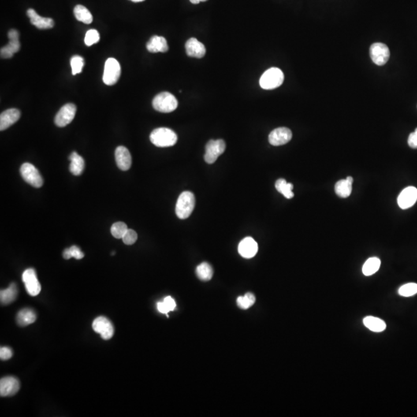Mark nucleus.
<instances>
[{"mask_svg":"<svg viewBox=\"0 0 417 417\" xmlns=\"http://www.w3.org/2000/svg\"><path fill=\"white\" fill-rule=\"evenodd\" d=\"M177 140V135L170 128H156L150 135V141L157 147H171L176 144Z\"/></svg>","mask_w":417,"mask_h":417,"instance_id":"nucleus-1","label":"nucleus"},{"mask_svg":"<svg viewBox=\"0 0 417 417\" xmlns=\"http://www.w3.org/2000/svg\"><path fill=\"white\" fill-rule=\"evenodd\" d=\"M195 205V195L191 192L185 191L180 194L176 202V215L182 220L188 218L192 214Z\"/></svg>","mask_w":417,"mask_h":417,"instance_id":"nucleus-2","label":"nucleus"},{"mask_svg":"<svg viewBox=\"0 0 417 417\" xmlns=\"http://www.w3.org/2000/svg\"><path fill=\"white\" fill-rule=\"evenodd\" d=\"M284 80L282 71L277 68H271L265 71L260 79V85L265 90H272L280 87Z\"/></svg>","mask_w":417,"mask_h":417,"instance_id":"nucleus-3","label":"nucleus"},{"mask_svg":"<svg viewBox=\"0 0 417 417\" xmlns=\"http://www.w3.org/2000/svg\"><path fill=\"white\" fill-rule=\"evenodd\" d=\"M152 105L154 110L162 113H170L177 109L178 101L173 94L162 92L154 97Z\"/></svg>","mask_w":417,"mask_h":417,"instance_id":"nucleus-4","label":"nucleus"},{"mask_svg":"<svg viewBox=\"0 0 417 417\" xmlns=\"http://www.w3.org/2000/svg\"><path fill=\"white\" fill-rule=\"evenodd\" d=\"M121 76V65L116 59H108L105 64L103 81L106 85H114Z\"/></svg>","mask_w":417,"mask_h":417,"instance_id":"nucleus-5","label":"nucleus"},{"mask_svg":"<svg viewBox=\"0 0 417 417\" xmlns=\"http://www.w3.org/2000/svg\"><path fill=\"white\" fill-rule=\"evenodd\" d=\"M20 174L23 180L32 187L40 188L43 186V178L38 169L32 164L28 162L23 164L20 167Z\"/></svg>","mask_w":417,"mask_h":417,"instance_id":"nucleus-6","label":"nucleus"},{"mask_svg":"<svg viewBox=\"0 0 417 417\" xmlns=\"http://www.w3.org/2000/svg\"><path fill=\"white\" fill-rule=\"evenodd\" d=\"M369 53L372 61L378 66L385 65L390 57V51L386 45L382 43H375L371 45Z\"/></svg>","mask_w":417,"mask_h":417,"instance_id":"nucleus-7","label":"nucleus"},{"mask_svg":"<svg viewBox=\"0 0 417 417\" xmlns=\"http://www.w3.org/2000/svg\"><path fill=\"white\" fill-rule=\"evenodd\" d=\"M226 150V143L222 139L210 140L206 146L205 161L208 164H213Z\"/></svg>","mask_w":417,"mask_h":417,"instance_id":"nucleus-8","label":"nucleus"},{"mask_svg":"<svg viewBox=\"0 0 417 417\" xmlns=\"http://www.w3.org/2000/svg\"><path fill=\"white\" fill-rule=\"evenodd\" d=\"M23 281L25 284L27 293L31 296H37L41 291L40 283L38 281L36 270L33 268H29L23 272L22 276Z\"/></svg>","mask_w":417,"mask_h":417,"instance_id":"nucleus-9","label":"nucleus"},{"mask_svg":"<svg viewBox=\"0 0 417 417\" xmlns=\"http://www.w3.org/2000/svg\"><path fill=\"white\" fill-rule=\"evenodd\" d=\"M76 107L72 103H68L64 105L61 110L57 112L54 122L58 127H65L72 122L76 114Z\"/></svg>","mask_w":417,"mask_h":417,"instance_id":"nucleus-10","label":"nucleus"},{"mask_svg":"<svg viewBox=\"0 0 417 417\" xmlns=\"http://www.w3.org/2000/svg\"><path fill=\"white\" fill-rule=\"evenodd\" d=\"M92 328L94 332L101 335L105 340H109L114 336V326L112 322L105 317L101 316L93 321Z\"/></svg>","mask_w":417,"mask_h":417,"instance_id":"nucleus-11","label":"nucleus"},{"mask_svg":"<svg viewBox=\"0 0 417 417\" xmlns=\"http://www.w3.org/2000/svg\"><path fill=\"white\" fill-rule=\"evenodd\" d=\"M269 142L273 146H280L287 144L292 139V132L288 128H277L273 130L269 135Z\"/></svg>","mask_w":417,"mask_h":417,"instance_id":"nucleus-12","label":"nucleus"},{"mask_svg":"<svg viewBox=\"0 0 417 417\" xmlns=\"http://www.w3.org/2000/svg\"><path fill=\"white\" fill-rule=\"evenodd\" d=\"M417 200V189L414 187H409L400 192L398 196V205L403 210H407L415 205Z\"/></svg>","mask_w":417,"mask_h":417,"instance_id":"nucleus-13","label":"nucleus"},{"mask_svg":"<svg viewBox=\"0 0 417 417\" xmlns=\"http://www.w3.org/2000/svg\"><path fill=\"white\" fill-rule=\"evenodd\" d=\"M20 388V382L15 377H6L0 380V395L2 397L13 396Z\"/></svg>","mask_w":417,"mask_h":417,"instance_id":"nucleus-14","label":"nucleus"},{"mask_svg":"<svg viewBox=\"0 0 417 417\" xmlns=\"http://www.w3.org/2000/svg\"><path fill=\"white\" fill-rule=\"evenodd\" d=\"M258 251V243L250 236L243 239L238 246V252L243 258L247 259L254 258Z\"/></svg>","mask_w":417,"mask_h":417,"instance_id":"nucleus-15","label":"nucleus"},{"mask_svg":"<svg viewBox=\"0 0 417 417\" xmlns=\"http://www.w3.org/2000/svg\"><path fill=\"white\" fill-rule=\"evenodd\" d=\"M115 160L117 167L122 171H127L132 166V155L127 148L118 146L115 150Z\"/></svg>","mask_w":417,"mask_h":417,"instance_id":"nucleus-16","label":"nucleus"},{"mask_svg":"<svg viewBox=\"0 0 417 417\" xmlns=\"http://www.w3.org/2000/svg\"><path fill=\"white\" fill-rule=\"evenodd\" d=\"M21 113L16 109H10L2 112L0 115V130L4 131L12 126L20 119Z\"/></svg>","mask_w":417,"mask_h":417,"instance_id":"nucleus-17","label":"nucleus"},{"mask_svg":"<svg viewBox=\"0 0 417 417\" xmlns=\"http://www.w3.org/2000/svg\"><path fill=\"white\" fill-rule=\"evenodd\" d=\"M27 16L31 19V23L39 30L50 29L54 26V22L51 18L42 17L38 14L34 9H29L27 12Z\"/></svg>","mask_w":417,"mask_h":417,"instance_id":"nucleus-18","label":"nucleus"},{"mask_svg":"<svg viewBox=\"0 0 417 417\" xmlns=\"http://www.w3.org/2000/svg\"><path fill=\"white\" fill-rule=\"evenodd\" d=\"M187 55L195 58H202L206 54V47L195 38H191L186 43Z\"/></svg>","mask_w":417,"mask_h":417,"instance_id":"nucleus-19","label":"nucleus"},{"mask_svg":"<svg viewBox=\"0 0 417 417\" xmlns=\"http://www.w3.org/2000/svg\"><path fill=\"white\" fill-rule=\"evenodd\" d=\"M147 50L151 53H165L169 50L166 39L159 36H153L146 45Z\"/></svg>","mask_w":417,"mask_h":417,"instance_id":"nucleus-20","label":"nucleus"},{"mask_svg":"<svg viewBox=\"0 0 417 417\" xmlns=\"http://www.w3.org/2000/svg\"><path fill=\"white\" fill-rule=\"evenodd\" d=\"M69 159L71 161L70 172L74 176L81 175L83 173V169H84V160H83V158L76 152H73L70 155Z\"/></svg>","mask_w":417,"mask_h":417,"instance_id":"nucleus-21","label":"nucleus"},{"mask_svg":"<svg viewBox=\"0 0 417 417\" xmlns=\"http://www.w3.org/2000/svg\"><path fill=\"white\" fill-rule=\"evenodd\" d=\"M37 319L35 311L31 308H24L19 311L16 316V322L21 327L27 326L34 323Z\"/></svg>","mask_w":417,"mask_h":417,"instance_id":"nucleus-22","label":"nucleus"},{"mask_svg":"<svg viewBox=\"0 0 417 417\" xmlns=\"http://www.w3.org/2000/svg\"><path fill=\"white\" fill-rule=\"evenodd\" d=\"M365 326L374 332H382L386 329L385 321L376 317L368 316L363 319Z\"/></svg>","mask_w":417,"mask_h":417,"instance_id":"nucleus-23","label":"nucleus"},{"mask_svg":"<svg viewBox=\"0 0 417 417\" xmlns=\"http://www.w3.org/2000/svg\"><path fill=\"white\" fill-rule=\"evenodd\" d=\"M17 287L16 284H11L9 288L2 290L0 292V300L3 305L13 303L17 297Z\"/></svg>","mask_w":417,"mask_h":417,"instance_id":"nucleus-24","label":"nucleus"},{"mask_svg":"<svg viewBox=\"0 0 417 417\" xmlns=\"http://www.w3.org/2000/svg\"><path fill=\"white\" fill-rule=\"evenodd\" d=\"M20 49L19 39H9V43L1 48L0 55L2 58H11L14 53H17Z\"/></svg>","mask_w":417,"mask_h":417,"instance_id":"nucleus-25","label":"nucleus"},{"mask_svg":"<svg viewBox=\"0 0 417 417\" xmlns=\"http://www.w3.org/2000/svg\"><path fill=\"white\" fill-rule=\"evenodd\" d=\"M335 191L339 197L347 198L351 195L352 191V183L345 180H339L335 187Z\"/></svg>","mask_w":417,"mask_h":417,"instance_id":"nucleus-26","label":"nucleus"},{"mask_svg":"<svg viewBox=\"0 0 417 417\" xmlns=\"http://www.w3.org/2000/svg\"><path fill=\"white\" fill-rule=\"evenodd\" d=\"M75 17L78 21L85 23V24H91L93 21V16L91 12L82 5H76L74 9Z\"/></svg>","mask_w":417,"mask_h":417,"instance_id":"nucleus-27","label":"nucleus"},{"mask_svg":"<svg viewBox=\"0 0 417 417\" xmlns=\"http://www.w3.org/2000/svg\"><path fill=\"white\" fill-rule=\"evenodd\" d=\"M381 265V261L378 258H369L362 266V273L366 276H371L377 273Z\"/></svg>","mask_w":417,"mask_h":417,"instance_id":"nucleus-28","label":"nucleus"},{"mask_svg":"<svg viewBox=\"0 0 417 417\" xmlns=\"http://www.w3.org/2000/svg\"><path fill=\"white\" fill-rule=\"evenodd\" d=\"M275 187L280 193L282 194L287 199H292L294 197L293 185L287 183L284 179H279L275 183Z\"/></svg>","mask_w":417,"mask_h":417,"instance_id":"nucleus-29","label":"nucleus"},{"mask_svg":"<svg viewBox=\"0 0 417 417\" xmlns=\"http://www.w3.org/2000/svg\"><path fill=\"white\" fill-rule=\"evenodd\" d=\"M195 273L201 281H208L211 280L212 277H213V269L210 264L204 262V263L200 264L196 267Z\"/></svg>","mask_w":417,"mask_h":417,"instance_id":"nucleus-30","label":"nucleus"},{"mask_svg":"<svg viewBox=\"0 0 417 417\" xmlns=\"http://www.w3.org/2000/svg\"><path fill=\"white\" fill-rule=\"evenodd\" d=\"M255 302V296L252 293L246 294L244 296L238 297L236 299L238 307L242 309H248L249 307L254 305Z\"/></svg>","mask_w":417,"mask_h":417,"instance_id":"nucleus-31","label":"nucleus"},{"mask_svg":"<svg viewBox=\"0 0 417 417\" xmlns=\"http://www.w3.org/2000/svg\"><path fill=\"white\" fill-rule=\"evenodd\" d=\"M398 293L400 296L408 298L412 297L417 294V284L416 283H408L404 284L399 288Z\"/></svg>","mask_w":417,"mask_h":417,"instance_id":"nucleus-32","label":"nucleus"},{"mask_svg":"<svg viewBox=\"0 0 417 417\" xmlns=\"http://www.w3.org/2000/svg\"><path fill=\"white\" fill-rule=\"evenodd\" d=\"M128 227L123 222H117L112 225L111 233L116 239H122L124 233L128 230Z\"/></svg>","mask_w":417,"mask_h":417,"instance_id":"nucleus-33","label":"nucleus"},{"mask_svg":"<svg viewBox=\"0 0 417 417\" xmlns=\"http://www.w3.org/2000/svg\"><path fill=\"white\" fill-rule=\"evenodd\" d=\"M64 259L69 260L71 258H75L76 260H80L84 257V254L80 249L76 246H72L69 248L65 249L63 253Z\"/></svg>","mask_w":417,"mask_h":417,"instance_id":"nucleus-34","label":"nucleus"},{"mask_svg":"<svg viewBox=\"0 0 417 417\" xmlns=\"http://www.w3.org/2000/svg\"><path fill=\"white\" fill-rule=\"evenodd\" d=\"M71 66L72 69V75H78L81 73L84 66V60L80 56H74L71 59Z\"/></svg>","mask_w":417,"mask_h":417,"instance_id":"nucleus-35","label":"nucleus"},{"mask_svg":"<svg viewBox=\"0 0 417 417\" xmlns=\"http://www.w3.org/2000/svg\"><path fill=\"white\" fill-rule=\"evenodd\" d=\"M100 39L99 33L96 30H90L87 31L84 38V43L87 46H91L95 43H98Z\"/></svg>","mask_w":417,"mask_h":417,"instance_id":"nucleus-36","label":"nucleus"},{"mask_svg":"<svg viewBox=\"0 0 417 417\" xmlns=\"http://www.w3.org/2000/svg\"><path fill=\"white\" fill-rule=\"evenodd\" d=\"M137 239H138V235L136 232L131 229H128L122 237L123 242L126 245H132L136 242Z\"/></svg>","mask_w":417,"mask_h":417,"instance_id":"nucleus-37","label":"nucleus"},{"mask_svg":"<svg viewBox=\"0 0 417 417\" xmlns=\"http://www.w3.org/2000/svg\"><path fill=\"white\" fill-rule=\"evenodd\" d=\"M13 356V351L8 347H2L0 348V359L2 360H8Z\"/></svg>","mask_w":417,"mask_h":417,"instance_id":"nucleus-38","label":"nucleus"},{"mask_svg":"<svg viewBox=\"0 0 417 417\" xmlns=\"http://www.w3.org/2000/svg\"><path fill=\"white\" fill-rule=\"evenodd\" d=\"M408 145L412 149H417V128L409 136Z\"/></svg>","mask_w":417,"mask_h":417,"instance_id":"nucleus-39","label":"nucleus"},{"mask_svg":"<svg viewBox=\"0 0 417 417\" xmlns=\"http://www.w3.org/2000/svg\"><path fill=\"white\" fill-rule=\"evenodd\" d=\"M163 302H165V305L167 306L169 311H174L176 307V303L174 299H172V297H165Z\"/></svg>","mask_w":417,"mask_h":417,"instance_id":"nucleus-40","label":"nucleus"},{"mask_svg":"<svg viewBox=\"0 0 417 417\" xmlns=\"http://www.w3.org/2000/svg\"><path fill=\"white\" fill-rule=\"evenodd\" d=\"M157 309H158V311H159L160 313H162V314H168V313L169 312V310L168 309V307H167V306L165 305V302H164L163 301L157 303Z\"/></svg>","mask_w":417,"mask_h":417,"instance_id":"nucleus-41","label":"nucleus"},{"mask_svg":"<svg viewBox=\"0 0 417 417\" xmlns=\"http://www.w3.org/2000/svg\"><path fill=\"white\" fill-rule=\"evenodd\" d=\"M8 38H9V39H19L20 34H19V32L16 31V30H11L9 34H8Z\"/></svg>","mask_w":417,"mask_h":417,"instance_id":"nucleus-42","label":"nucleus"},{"mask_svg":"<svg viewBox=\"0 0 417 417\" xmlns=\"http://www.w3.org/2000/svg\"><path fill=\"white\" fill-rule=\"evenodd\" d=\"M192 4H199L201 2H206L207 0H190Z\"/></svg>","mask_w":417,"mask_h":417,"instance_id":"nucleus-43","label":"nucleus"},{"mask_svg":"<svg viewBox=\"0 0 417 417\" xmlns=\"http://www.w3.org/2000/svg\"><path fill=\"white\" fill-rule=\"evenodd\" d=\"M130 1H132V2H143L145 0H130Z\"/></svg>","mask_w":417,"mask_h":417,"instance_id":"nucleus-44","label":"nucleus"}]
</instances>
